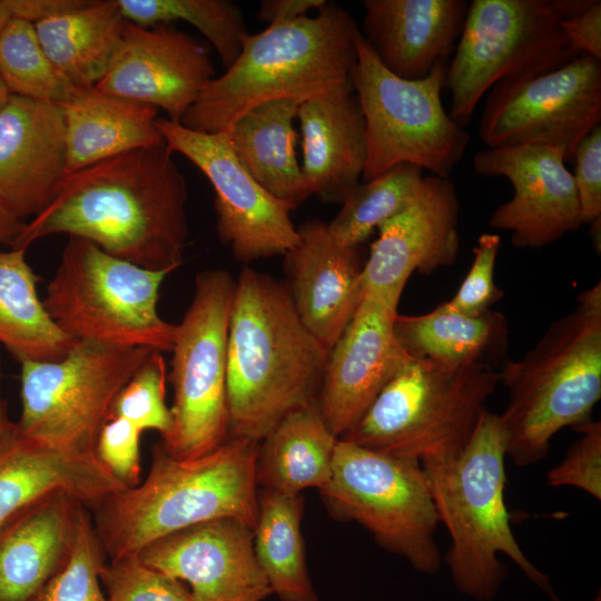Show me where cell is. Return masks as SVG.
<instances>
[{"mask_svg":"<svg viewBox=\"0 0 601 601\" xmlns=\"http://www.w3.org/2000/svg\"><path fill=\"white\" fill-rule=\"evenodd\" d=\"M173 155L164 142L67 175L11 247L27 249L66 234L139 267L173 273L184 262L189 235L187 181Z\"/></svg>","mask_w":601,"mask_h":601,"instance_id":"cell-1","label":"cell"},{"mask_svg":"<svg viewBox=\"0 0 601 601\" xmlns=\"http://www.w3.org/2000/svg\"><path fill=\"white\" fill-rule=\"evenodd\" d=\"M329 352L302 322L286 283L244 266L228 327V437L260 442L317 402Z\"/></svg>","mask_w":601,"mask_h":601,"instance_id":"cell-2","label":"cell"},{"mask_svg":"<svg viewBox=\"0 0 601 601\" xmlns=\"http://www.w3.org/2000/svg\"><path fill=\"white\" fill-rule=\"evenodd\" d=\"M259 442L228 437L194 459H177L158 443L148 475L96 510V533L110 561L189 526L236 519L253 530L258 515Z\"/></svg>","mask_w":601,"mask_h":601,"instance_id":"cell-3","label":"cell"},{"mask_svg":"<svg viewBox=\"0 0 601 601\" xmlns=\"http://www.w3.org/2000/svg\"><path fill=\"white\" fill-rule=\"evenodd\" d=\"M358 33L352 14L328 1L314 17L248 33L236 60L208 82L180 124L226 132L255 106L277 99L304 102L352 81Z\"/></svg>","mask_w":601,"mask_h":601,"instance_id":"cell-4","label":"cell"},{"mask_svg":"<svg viewBox=\"0 0 601 601\" xmlns=\"http://www.w3.org/2000/svg\"><path fill=\"white\" fill-rule=\"evenodd\" d=\"M506 450L501 416L484 410L462 451L421 462L439 523L451 538L445 562L457 590L491 601L508 575L499 559L503 554L558 601L549 577L530 562L511 529L504 501Z\"/></svg>","mask_w":601,"mask_h":601,"instance_id":"cell-5","label":"cell"},{"mask_svg":"<svg viewBox=\"0 0 601 601\" xmlns=\"http://www.w3.org/2000/svg\"><path fill=\"white\" fill-rule=\"evenodd\" d=\"M509 393L500 415L518 466L543 460L562 428L590 421L601 397V283L579 294L520 359L500 371Z\"/></svg>","mask_w":601,"mask_h":601,"instance_id":"cell-6","label":"cell"},{"mask_svg":"<svg viewBox=\"0 0 601 601\" xmlns=\"http://www.w3.org/2000/svg\"><path fill=\"white\" fill-rule=\"evenodd\" d=\"M499 382L500 372L490 366L412 357L339 439L420 462L454 456Z\"/></svg>","mask_w":601,"mask_h":601,"instance_id":"cell-7","label":"cell"},{"mask_svg":"<svg viewBox=\"0 0 601 601\" xmlns=\"http://www.w3.org/2000/svg\"><path fill=\"white\" fill-rule=\"evenodd\" d=\"M167 275L69 236L42 302L58 327L76 341L170 352L176 325L162 319L157 307Z\"/></svg>","mask_w":601,"mask_h":601,"instance_id":"cell-8","label":"cell"},{"mask_svg":"<svg viewBox=\"0 0 601 601\" xmlns=\"http://www.w3.org/2000/svg\"><path fill=\"white\" fill-rule=\"evenodd\" d=\"M356 50L352 83L365 119L367 142L363 181L400 164L450 178L464 157L470 135L443 107L449 63H439L423 79L407 80L378 61L361 32Z\"/></svg>","mask_w":601,"mask_h":601,"instance_id":"cell-9","label":"cell"},{"mask_svg":"<svg viewBox=\"0 0 601 601\" xmlns=\"http://www.w3.org/2000/svg\"><path fill=\"white\" fill-rule=\"evenodd\" d=\"M554 0H473L447 66L450 116L469 124L497 82L538 77L580 57Z\"/></svg>","mask_w":601,"mask_h":601,"instance_id":"cell-10","label":"cell"},{"mask_svg":"<svg viewBox=\"0 0 601 601\" xmlns=\"http://www.w3.org/2000/svg\"><path fill=\"white\" fill-rule=\"evenodd\" d=\"M319 492L336 519L358 523L420 572L440 570L439 520L420 461L338 439L329 482Z\"/></svg>","mask_w":601,"mask_h":601,"instance_id":"cell-11","label":"cell"},{"mask_svg":"<svg viewBox=\"0 0 601 601\" xmlns=\"http://www.w3.org/2000/svg\"><path fill=\"white\" fill-rule=\"evenodd\" d=\"M235 285L226 270L199 273L176 325L168 376L171 426L160 443L174 457H198L228 439L227 339Z\"/></svg>","mask_w":601,"mask_h":601,"instance_id":"cell-12","label":"cell"},{"mask_svg":"<svg viewBox=\"0 0 601 601\" xmlns=\"http://www.w3.org/2000/svg\"><path fill=\"white\" fill-rule=\"evenodd\" d=\"M151 351L77 341L58 361H21L18 431L58 449L95 452L117 395Z\"/></svg>","mask_w":601,"mask_h":601,"instance_id":"cell-13","label":"cell"},{"mask_svg":"<svg viewBox=\"0 0 601 601\" xmlns=\"http://www.w3.org/2000/svg\"><path fill=\"white\" fill-rule=\"evenodd\" d=\"M601 125V60L581 55L554 71L494 85L479 137L487 148L542 145L572 160L578 144Z\"/></svg>","mask_w":601,"mask_h":601,"instance_id":"cell-14","label":"cell"},{"mask_svg":"<svg viewBox=\"0 0 601 601\" xmlns=\"http://www.w3.org/2000/svg\"><path fill=\"white\" fill-rule=\"evenodd\" d=\"M156 126L169 150L189 159L211 184L218 237L238 262L285 255L296 245L298 230L290 218L294 208L248 174L226 132L197 131L160 117Z\"/></svg>","mask_w":601,"mask_h":601,"instance_id":"cell-15","label":"cell"},{"mask_svg":"<svg viewBox=\"0 0 601 601\" xmlns=\"http://www.w3.org/2000/svg\"><path fill=\"white\" fill-rule=\"evenodd\" d=\"M562 149L542 145L486 148L472 166L477 175L504 177L512 198L497 206L489 226L511 233L516 248H541L580 228L578 194Z\"/></svg>","mask_w":601,"mask_h":601,"instance_id":"cell-16","label":"cell"},{"mask_svg":"<svg viewBox=\"0 0 601 601\" xmlns=\"http://www.w3.org/2000/svg\"><path fill=\"white\" fill-rule=\"evenodd\" d=\"M460 200L450 178H423L413 203L382 224L362 273V293L398 307L413 273L428 275L459 256Z\"/></svg>","mask_w":601,"mask_h":601,"instance_id":"cell-17","label":"cell"},{"mask_svg":"<svg viewBox=\"0 0 601 601\" xmlns=\"http://www.w3.org/2000/svg\"><path fill=\"white\" fill-rule=\"evenodd\" d=\"M214 77L206 48L189 35L126 20L107 70L93 88L162 109L168 119L181 122Z\"/></svg>","mask_w":601,"mask_h":601,"instance_id":"cell-18","label":"cell"},{"mask_svg":"<svg viewBox=\"0 0 601 601\" xmlns=\"http://www.w3.org/2000/svg\"><path fill=\"white\" fill-rule=\"evenodd\" d=\"M189 585L191 601H263L272 594L254 551V530L217 519L164 536L136 555Z\"/></svg>","mask_w":601,"mask_h":601,"instance_id":"cell-19","label":"cell"},{"mask_svg":"<svg viewBox=\"0 0 601 601\" xmlns=\"http://www.w3.org/2000/svg\"><path fill=\"white\" fill-rule=\"evenodd\" d=\"M397 314V307L363 294L353 318L329 352L317 404L338 439L412 358L394 335Z\"/></svg>","mask_w":601,"mask_h":601,"instance_id":"cell-20","label":"cell"},{"mask_svg":"<svg viewBox=\"0 0 601 601\" xmlns=\"http://www.w3.org/2000/svg\"><path fill=\"white\" fill-rule=\"evenodd\" d=\"M66 176L61 106L10 95L0 108V201L22 219L35 217Z\"/></svg>","mask_w":601,"mask_h":601,"instance_id":"cell-21","label":"cell"},{"mask_svg":"<svg viewBox=\"0 0 601 601\" xmlns=\"http://www.w3.org/2000/svg\"><path fill=\"white\" fill-rule=\"evenodd\" d=\"M297 230L296 245L284 255L286 285L304 325L331 351L362 299L365 260L361 246L341 244L324 221H305Z\"/></svg>","mask_w":601,"mask_h":601,"instance_id":"cell-22","label":"cell"},{"mask_svg":"<svg viewBox=\"0 0 601 601\" xmlns=\"http://www.w3.org/2000/svg\"><path fill=\"white\" fill-rule=\"evenodd\" d=\"M125 487L95 452L58 449L21 434L16 424L0 440V532L58 493L97 509Z\"/></svg>","mask_w":601,"mask_h":601,"instance_id":"cell-23","label":"cell"},{"mask_svg":"<svg viewBox=\"0 0 601 601\" xmlns=\"http://www.w3.org/2000/svg\"><path fill=\"white\" fill-rule=\"evenodd\" d=\"M359 32L393 75L416 80L449 63L463 30L465 0H364Z\"/></svg>","mask_w":601,"mask_h":601,"instance_id":"cell-24","label":"cell"},{"mask_svg":"<svg viewBox=\"0 0 601 601\" xmlns=\"http://www.w3.org/2000/svg\"><path fill=\"white\" fill-rule=\"evenodd\" d=\"M302 175L308 196L342 203L367 156L365 119L352 81L300 104Z\"/></svg>","mask_w":601,"mask_h":601,"instance_id":"cell-25","label":"cell"},{"mask_svg":"<svg viewBox=\"0 0 601 601\" xmlns=\"http://www.w3.org/2000/svg\"><path fill=\"white\" fill-rule=\"evenodd\" d=\"M85 508L58 493L0 532V601H33L66 563Z\"/></svg>","mask_w":601,"mask_h":601,"instance_id":"cell-26","label":"cell"},{"mask_svg":"<svg viewBox=\"0 0 601 601\" xmlns=\"http://www.w3.org/2000/svg\"><path fill=\"white\" fill-rule=\"evenodd\" d=\"M67 175L135 149L164 144L156 126L158 109L139 101L76 88L61 105Z\"/></svg>","mask_w":601,"mask_h":601,"instance_id":"cell-27","label":"cell"},{"mask_svg":"<svg viewBox=\"0 0 601 601\" xmlns=\"http://www.w3.org/2000/svg\"><path fill=\"white\" fill-rule=\"evenodd\" d=\"M393 331L401 347L413 358L447 365L479 364L495 370L508 361V318L493 309L472 315L457 312L444 302L425 314H397Z\"/></svg>","mask_w":601,"mask_h":601,"instance_id":"cell-28","label":"cell"},{"mask_svg":"<svg viewBox=\"0 0 601 601\" xmlns=\"http://www.w3.org/2000/svg\"><path fill=\"white\" fill-rule=\"evenodd\" d=\"M300 101L277 99L243 114L226 131L248 174L272 196L296 209L309 196L296 155L294 127Z\"/></svg>","mask_w":601,"mask_h":601,"instance_id":"cell-29","label":"cell"},{"mask_svg":"<svg viewBox=\"0 0 601 601\" xmlns=\"http://www.w3.org/2000/svg\"><path fill=\"white\" fill-rule=\"evenodd\" d=\"M337 441L317 402L289 413L259 442L258 487L288 495L323 490L332 475Z\"/></svg>","mask_w":601,"mask_h":601,"instance_id":"cell-30","label":"cell"},{"mask_svg":"<svg viewBox=\"0 0 601 601\" xmlns=\"http://www.w3.org/2000/svg\"><path fill=\"white\" fill-rule=\"evenodd\" d=\"M125 21L117 0H87L33 24L58 70L76 88H93L107 70Z\"/></svg>","mask_w":601,"mask_h":601,"instance_id":"cell-31","label":"cell"},{"mask_svg":"<svg viewBox=\"0 0 601 601\" xmlns=\"http://www.w3.org/2000/svg\"><path fill=\"white\" fill-rule=\"evenodd\" d=\"M24 253L20 248L0 250V344L19 362L58 361L77 341L48 314L37 293L39 276Z\"/></svg>","mask_w":601,"mask_h":601,"instance_id":"cell-32","label":"cell"},{"mask_svg":"<svg viewBox=\"0 0 601 601\" xmlns=\"http://www.w3.org/2000/svg\"><path fill=\"white\" fill-rule=\"evenodd\" d=\"M303 508L302 494L258 492L254 551L272 593L279 601H318L306 564Z\"/></svg>","mask_w":601,"mask_h":601,"instance_id":"cell-33","label":"cell"},{"mask_svg":"<svg viewBox=\"0 0 601 601\" xmlns=\"http://www.w3.org/2000/svg\"><path fill=\"white\" fill-rule=\"evenodd\" d=\"M423 178L422 168L400 164L371 180L358 183L327 224L329 231L343 245L361 246L382 224L413 203Z\"/></svg>","mask_w":601,"mask_h":601,"instance_id":"cell-34","label":"cell"},{"mask_svg":"<svg viewBox=\"0 0 601 601\" xmlns=\"http://www.w3.org/2000/svg\"><path fill=\"white\" fill-rule=\"evenodd\" d=\"M127 21L141 27L185 21L211 43L225 68L238 57L248 35L243 12L228 0H117Z\"/></svg>","mask_w":601,"mask_h":601,"instance_id":"cell-35","label":"cell"},{"mask_svg":"<svg viewBox=\"0 0 601 601\" xmlns=\"http://www.w3.org/2000/svg\"><path fill=\"white\" fill-rule=\"evenodd\" d=\"M0 79L10 95L58 106L76 90L47 56L35 24L17 18L0 33Z\"/></svg>","mask_w":601,"mask_h":601,"instance_id":"cell-36","label":"cell"},{"mask_svg":"<svg viewBox=\"0 0 601 601\" xmlns=\"http://www.w3.org/2000/svg\"><path fill=\"white\" fill-rule=\"evenodd\" d=\"M104 551L91 518L80 514L70 554L33 601H108L102 592L100 571Z\"/></svg>","mask_w":601,"mask_h":601,"instance_id":"cell-37","label":"cell"},{"mask_svg":"<svg viewBox=\"0 0 601 601\" xmlns=\"http://www.w3.org/2000/svg\"><path fill=\"white\" fill-rule=\"evenodd\" d=\"M167 366L162 353L151 351L117 395L110 416L121 417L138 430H155L161 439L171 426L166 404Z\"/></svg>","mask_w":601,"mask_h":601,"instance_id":"cell-38","label":"cell"},{"mask_svg":"<svg viewBox=\"0 0 601 601\" xmlns=\"http://www.w3.org/2000/svg\"><path fill=\"white\" fill-rule=\"evenodd\" d=\"M100 580L108 601H191L184 582L146 565L136 555L105 562Z\"/></svg>","mask_w":601,"mask_h":601,"instance_id":"cell-39","label":"cell"},{"mask_svg":"<svg viewBox=\"0 0 601 601\" xmlns=\"http://www.w3.org/2000/svg\"><path fill=\"white\" fill-rule=\"evenodd\" d=\"M581 436L565 457L546 474L550 486H573L601 499V423L588 421L574 427Z\"/></svg>","mask_w":601,"mask_h":601,"instance_id":"cell-40","label":"cell"},{"mask_svg":"<svg viewBox=\"0 0 601 601\" xmlns=\"http://www.w3.org/2000/svg\"><path fill=\"white\" fill-rule=\"evenodd\" d=\"M501 247V237L484 233L473 248V262L455 295L446 305L465 314H481L501 299L503 292L495 285L494 267Z\"/></svg>","mask_w":601,"mask_h":601,"instance_id":"cell-41","label":"cell"},{"mask_svg":"<svg viewBox=\"0 0 601 601\" xmlns=\"http://www.w3.org/2000/svg\"><path fill=\"white\" fill-rule=\"evenodd\" d=\"M141 433L128 421L110 416L97 437L96 456L127 489L136 486L141 481Z\"/></svg>","mask_w":601,"mask_h":601,"instance_id":"cell-42","label":"cell"},{"mask_svg":"<svg viewBox=\"0 0 601 601\" xmlns=\"http://www.w3.org/2000/svg\"><path fill=\"white\" fill-rule=\"evenodd\" d=\"M572 160L582 223L601 221V125L578 144Z\"/></svg>","mask_w":601,"mask_h":601,"instance_id":"cell-43","label":"cell"},{"mask_svg":"<svg viewBox=\"0 0 601 601\" xmlns=\"http://www.w3.org/2000/svg\"><path fill=\"white\" fill-rule=\"evenodd\" d=\"M561 28L581 53L601 60V1L581 14L561 20Z\"/></svg>","mask_w":601,"mask_h":601,"instance_id":"cell-44","label":"cell"},{"mask_svg":"<svg viewBox=\"0 0 601 601\" xmlns=\"http://www.w3.org/2000/svg\"><path fill=\"white\" fill-rule=\"evenodd\" d=\"M325 0H262L257 18L267 26L288 22L308 16L312 10H321Z\"/></svg>","mask_w":601,"mask_h":601,"instance_id":"cell-45","label":"cell"},{"mask_svg":"<svg viewBox=\"0 0 601 601\" xmlns=\"http://www.w3.org/2000/svg\"><path fill=\"white\" fill-rule=\"evenodd\" d=\"M26 221L0 201V245H12L20 235Z\"/></svg>","mask_w":601,"mask_h":601,"instance_id":"cell-46","label":"cell"},{"mask_svg":"<svg viewBox=\"0 0 601 601\" xmlns=\"http://www.w3.org/2000/svg\"><path fill=\"white\" fill-rule=\"evenodd\" d=\"M555 6L563 19H569L581 14L588 10L597 0H554Z\"/></svg>","mask_w":601,"mask_h":601,"instance_id":"cell-47","label":"cell"},{"mask_svg":"<svg viewBox=\"0 0 601 601\" xmlns=\"http://www.w3.org/2000/svg\"><path fill=\"white\" fill-rule=\"evenodd\" d=\"M13 18L10 0H0V33Z\"/></svg>","mask_w":601,"mask_h":601,"instance_id":"cell-48","label":"cell"},{"mask_svg":"<svg viewBox=\"0 0 601 601\" xmlns=\"http://www.w3.org/2000/svg\"><path fill=\"white\" fill-rule=\"evenodd\" d=\"M12 425L13 424H11L7 420L2 403L0 401V440L9 432V430L12 427Z\"/></svg>","mask_w":601,"mask_h":601,"instance_id":"cell-49","label":"cell"},{"mask_svg":"<svg viewBox=\"0 0 601 601\" xmlns=\"http://www.w3.org/2000/svg\"><path fill=\"white\" fill-rule=\"evenodd\" d=\"M9 97H10V92L4 86V83L2 82V80L0 79V108L4 106Z\"/></svg>","mask_w":601,"mask_h":601,"instance_id":"cell-50","label":"cell"},{"mask_svg":"<svg viewBox=\"0 0 601 601\" xmlns=\"http://www.w3.org/2000/svg\"><path fill=\"white\" fill-rule=\"evenodd\" d=\"M593 601H600V595H598Z\"/></svg>","mask_w":601,"mask_h":601,"instance_id":"cell-51","label":"cell"}]
</instances>
